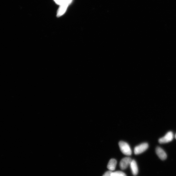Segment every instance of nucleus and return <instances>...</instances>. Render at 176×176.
<instances>
[{
    "label": "nucleus",
    "instance_id": "1",
    "mask_svg": "<svg viewBox=\"0 0 176 176\" xmlns=\"http://www.w3.org/2000/svg\"><path fill=\"white\" fill-rule=\"evenodd\" d=\"M119 146L122 152L124 154L127 156H130L132 154L130 147L127 142L120 141L119 142Z\"/></svg>",
    "mask_w": 176,
    "mask_h": 176
},
{
    "label": "nucleus",
    "instance_id": "2",
    "mask_svg": "<svg viewBox=\"0 0 176 176\" xmlns=\"http://www.w3.org/2000/svg\"><path fill=\"white\" fill-rule=\"evenodd\" d=\"M173 138V135L171 131H169L163 137L160 138L159 140L160 144L168 143L172 141Z\"/></svg>",
    "mask_w": 176,
    "mask_h": 176
},
{
    "label": "nucleus",
    "instance_id": "3",
    "mask_svg": "<svg viewBox=\"0 0 176 176\" xmlns=\"http://www.w3.org/2000/svg\"><path fill=\"white\" fill-rule=\"evenodd\" d=\"M148 148V144L147 143H142L136 146L134 152L136 155L140 154L146 151Z\"/></svg>",
    "mask_w": 176,
    "mask_h": 176
},
{
    "label": "nucleus",
    "instance_id": "4",
    "mask_svg": "<svg viewBox=\"0 0 176 176\" xmlns=\"http://www.w3.org/2000/svg\"><path fill=\"white\" fill-rule=\"evenodd\" d=\"M132 160L130 157H126L122 159L120 162V167L122 170H125L131 164Z\"/></svg>",
    "mask_w": 176,
    "mask_h": 176
},
{
    "label": "nucleus",
    "instance_id": "5",
    "mask_svg": "<svg viewBox=\"0 0 176 176\" xmlns=\"http://www.w3.org/2000/svg\"><path fill=\"white\" fill-rule=\"evenodd\" d=\"M69 5V4L67 3H64L60 5L59 7L57 12V17H60L64 14V13L66 12Z\"/></svg>",
    "mask_w": 176,
    "mask_h": 176
},
{
    "label": "nucleus",
    "instance_id": "6",
    "mask_svg": "<svg viewBox=\"0 0 176 176\" xmlns=\"http://www.w3.org/2000/svg\"><path fill=\"white\" fill-rule=\"evenodd\" d=\"M156 153L160 159L164 160L166 159L167 157L166 154L163 150L160 147H158L156 148Z\"/></svg>",
    "mask_w": 176,
    "mask_h": 176
},
{
    "label": "nucleus",
    "instance_id": "7",
    "mask_svg": "<svg viewBox=\"0 0 176 176\" xmlns=\"http://www.w3.org/2000/svg\"><path fill=\"white\" fill-rule=\"evenodd\" d=\"M131 168L133 175H136L138 173V169L136 162L134 160H132L130 164Z\"/></svg>",
    "mask_w": 176,
    "mask_h": 176
},
{
    "label": "nucleus",
    "instance_id": "8",
    "mask_svg": "<svg viewBox=\"0 0 176 176\" xmlns=\"http://www.w3.org/2000/svg\"><path fill=\"white\" fill-rule=\"evenodd\" d=\"M117 164V161L115 159H111L110 160L108 164L107 168L110 170H114L115 169Z\"/></svg>",
    "mask_w": 176,
    "mask_h": 176
},
{
    "label": "nucleus",
    "instance_id": "9",
    "mask_svg": "<svg viewBox=\"0 0 176 176\" xmlns=\"http://www.w3.org/2000/svg\"><path fill=\"white\" fill-rule=\"evenodd\" d=\"M111 176H127L125 173L122 171H118L115 172H112L111 174Z\"/></svg>",
    "mask_w": 176,
    "mask_h": 176
},
{
    "label": "nucleus",
    "instance_id": "10",
    "mask_svg": "<svg viewBox=\"0 0 176 176\" xmlns=\"http://www.w3.org/2000/svg\"><path fill=\"white\" fill-rule=\"evenodd\" d=\"M112 171H107L104 173L102 176H111V174H112Z\"/></svg>",
    "mask_w": 176,
    "mask_h": 176
},
{
    "label": "nucleus",
    "instance_id": "11",
    "mask_svg": "<svg viewBox=\"0 0 176 176\" xmlns=\"http://www.w3.org/2000/svg\"><path fill=\"white\" fill-rule=\"evenodd\" d=\"M54 1L56 4L59 5H61L62 3V0H54Z\"/></svg>",
    "mask_w": 176,
    "mask_h": 176
},
{
    "label": "nucleus",
    "instance_id": "12",
    "mask_svg": "<svg viewBox=\"0 0 176 176\" xmlns=\"http://www.w3.org/2000/svg\"><path fill=\"white\" fill-rule=\"evenodd\" d=\"M175 139H176V134L175 135Z\"/></svg>",
    "mask_w": 176,
    "mask_h": 176
}]
</instances>
